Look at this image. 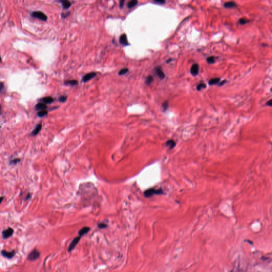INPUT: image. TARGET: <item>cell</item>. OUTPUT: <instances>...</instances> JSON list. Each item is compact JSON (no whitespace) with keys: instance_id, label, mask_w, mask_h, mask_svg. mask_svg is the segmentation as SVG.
Here are the masks:
<instances>
[{"instance_id":"cell-18","label":"cell","mask_w":272,"mask_h":272,"mask_svg":"<svg viewBox=\"0 0 272 272\" xmlns=\"http://www.w3.org/2000/svg\"><path fill=\"white\" fill-rule=\"evenodd\" d=\"M138 3L137 0H131V1L128 3V7L129 9H131L135 6Z\"/></svg>"},{"instance_id":"cell-10","label":"cell","mask_w":272,"mask_h":272,"mask_svg":"<svg viewBox=\"0 0 272 272\" xmlns=\"http://www.w3.org/2000/svg\"><path fill=\"white\" fill-rule=\"evenodd\" d=\"M58 1L62 4V7L64 9H67L70 7L71 3L69 0H58Z\"/></svg>"},{"instance_id":"cell-5","label":"cell","mask_w":272,"mask_h":272,"mask_svg":"<svg viewBox=\"0 0 272 272\" xmlns=\"http://www.w3.org/2000/svg\"><path fill=\"white\" fill-rule=\"evenodd\" d=\"M13 232L14 231H13V230L12 229V228L9 227L6 230L3 231L2 233V237L5 239H7V238H9V237H10L11 236H12Z\"/></svg>"},{"instance_id":"cell-1","label":"cell","mask_w":272,"mask_h":272,"mask_svg":"<svg viewBox=\"0 0 272 272\" xmlns=\"http://www.w3.org/2000/svg\"><path fill=\"white\" fill-rule=\"evenodd\" d=\"M164 193V191L162 189H155V188H150L146 190L144 193V196L147 198H149L153 196L155 194L156 195H160Z\"/></svg>"},{"instance_id":"cell-4","label":"cell","mask_w":272,"mask_h":272,"mask_svg":"<svg viewBox=\"0 0 272 272\" xmlns=\"http://www.w3.org/2000/svg\"><path fill=\"white\" fill-rule=\"evenodd\" d=\"M81 236H79L78 237H76L75 239H73V240L71 242V243H70V244L69 246L68 249L69 252H71L73 249H75V248L77 246V244L78 243L79 241H80V239H81Z\"/></svg>"},{"instance_id":"cell-37","label":"cell","mask_w":272,"mask_h":272,"mask_svg":"<svg viewBox=\"0 0 272 272\" xmlns=\"http://www.w3.org/2000/svg\"><path fill=\"white\" fill-rule=\"evenodd\" d=\"M1 61H2V59H1V56H0V62H1Z\"/></svg>"},{"instance_id":"cell-24","label":"cell","mask_w":272,"mask_h":272,"mask_svg":"<svg viewBox=\"0 0 272 272\" xmlns=\"http://www.w3.org/2000/svg\"><path fill=\"white\" fill-rule=\"evenodd\" d=\"M206 85L204 83H199L198 85L197 86V89L198 90H201L202 89H204V88H206Z\"/></svg>"},{"instance_id":"cell-29","label":"cell","mask_w":272,"mask_h":272,"mask_svg":"<svg viewBox=\"0 0 272 272\" xmlns=\"http://www.w3.org/2000/svg\"><path fill=\"white\" fill-rule=\"evenodd\" d=\"M248 22V21L246 19H244L243 18H242V19H240L239 20V23H240L241 25H245L246 24V23Z\"/></svg>"},{"instance_id":"cell-8","label":"cell","mask_w":272,"mask_h":272,"mask_svg":"<svg viewBox=\"0 0 272 272\" xmlns=\"http://www.w3.org/2000/svg\"><path fill=\"white\" fill-rule=\"evenodd\" d=\"M1 254L3 256H4L5 258H9V259H11L15 255V252L14 250H13L11 252H8L5 250H2L1 252Z\"/></svg>"},{"instance_id":"cell-7","label":"cell","mask_w":272,"mask_h":272,"mask_svg":"<svg viewBox=\"0 0 272 272\" xmlns=\"http://www.w3.org/2000/svg\"><path fill=\"white\" fill-rule=\"evenodd\" d=\"M199 65L197 63L194 64L191 66L190 69V72L191 74L193 76H196L199 73Z\"/></svg>"},{"instance_id":"cell-3","label":"cell","mask_w":272,"mask_h":272,"mask_svg":"<svg viewBox=\"0 0 272 272\" xmlns=\"http://www.w3.org/2000/svg\"><path fill=\"white\" fill-rule=\"evenodd\" d=\"M40 256V253L37 249L33 250L30 253L28 256V259L30 261H35L39 258Z\"/></svg>"},{"instance_id":"cell-9","label":"cell","mask_w":272,"mask_h":272,"mask_svg":"<svg viewBox=\"0 0 272 272\" xmlns=\"http://www.w3.org/2000/svg\"><path fill=\"white\" fill-rule=\"evenodd\" d=\"M155 72L156 73L157 76L159 77V78L161 79H163L165 78V73L162 71V69H161L160 66H157L155 69Z\"/></svg>"},{"instance_id":"cell-12","label":"cell","mask_w":272,"mask_h":272,"mask_svg":"<svg viewBox=\"0 0 272 272\" xmlns=\"http://www.w3.org/2000/svg\"><path fill=\"white\" fill-rule=\"evenodd\" d=\"M42 127V126L41 123H39V124H38V125H37V126L35 127V128L34 129V130H33L32 131V135L36 136L37 135H38V134L39 133V132L41 131Z\"/></svg>"},{"instance_id":"cell-33","label":"cell","mask_w":272,"mask_h":272,"mask_svg":"<svg viewBox=\"0 0 272 272\" xmlns=\"http://www.w3.org/2000/svg\"><path fill=\"white\" fill-rule=\"evenodd\" d=\"M125 0H120V8H123L124 4H125Z\"/></svg>"},{"instance_id":"cell-30","label":"cell","mask_w":272,"mask_h":272,"mask_svg":"<svg viewBox=\"0 0 272 272\" xmlns=\"http://www.w3.org/2000/svg\"><path fill=\"white\" fill-rule=\"evenodd\" d=\"M98 226L100 229H104V228L107 227V225L104 223H100L98 224Z\"/></svg>"},{"instance_id":"cell-34","label":"cell","mask_w":272,"mask_h":272,"mask_svg":"<svg viewBox=\"0 0 272 272\" xmlns=\"http://www.w3.org/2000/svg\"><path fill=\"white\" fill-rule=\"evenodd\" d=\"M272 100H271V99L269 101H268V102L266 103V105H268V106H272Z\"/></svg>"},{"instance_id":"cell-31","label":"cell","mask_w":272,"mask_h":272,"mask_svg":"<svg viewBox=\"0 0 272 272\" xmlns=\"http://www.w3.org/2000/svg\"><path fill=\"white\" fill-rule=\"evenodd\" d=\"M154 1L161 4H164L165 3V0H154Z\"/></svg>"},{"instance_id":"cell-32","label":"cell","mask_w":272,"mask_h":272,"mask_svg":"<svg viewBox=\"0 0 272 272\" xmlns=\"http://www.w3.org/2000/svg\"><path fill=\"white\" fill-rule=\"evenodd\" d=\"M4 88V84L3 82H0V93L2 92Z\"/></svg>"},{"instance_id":"cell-17","label":"cell","mask_w":272,"mask_h":272,"mask_svg":"<svg viewBox=\"0 0 272 272\" xmlns=\"http://www.w3.org/2000/svg\"><path fill=\"white\" fill-rule=\"evenodd\" d=\"M237 6V5L236 4V3H235L233 2H229L225 3L224 4V6L225 7H226V8H232L236 7Z\"/></svg>"},{"instance_id":"cell-28","label":"cell","mask_w":272,"mask_h":272,"mask_svg":"<svg viewBox=\"0 0 272 272\" xmlns=\"http://www.w3.org/2000/svg\"><path fill=\"white\" fill-rule=\"evenodd\" d=\"M168 106H169V102L168 101H165L163 104V107L164 111H166L167 109Z\"/></svg>"},{"instance_id":"cell-6","label":"cell","mask_w":272,"mask_h":272,"mask_svg":"<svg viewBox=\"0 0 272 272\" xmlns=\"http://www.w3.org/2000/svg\"><path fill=\"white\" fill-rule=\"evenodd\" d=\"M96 76V73L94 72L87 73L86 75H85L83 77L82 81L84 82H86L87 81H89L90 80H91L93 78H94Z\"/></svg>"},{"instance_id":"cell-14","label":"cell","mask_w":272,"mask_h":272,"mask_svg":"<svg viewBox=\"0 0 272 272\" xmlns=\"http://www.w3.org/2000/svg\"><path fill=\"white\" fill-rule=\"evenodd\" d=\"M35 108L37 110H45L47 108V106L46 104L44 103H39L37 104V105L35 106Z\"/></svg>"},{"instance_id":"cell-23","label":"cell","mask_w":272,"mask_h":272,"mask_svg":"<svg viewBox=\"0 0 272 272\" xmlns=\"http://www.w3.org/2000/svg\"><path fill=\"white\" fill-rule=\"evenodd\" d=\"M207 61L209 64H213L215 62V60L214 56H210L207 59Z\"/></svg>"},{"instance_id":"cell-22","label":"cell","mask_w":272,"mask_h":272,"mask_svg":"<svg viewBox=\"0 0 272 272\" xmlns=\"http://www.w3.org/2000/svg\"><path fill=\"white\" fill-rule=\"evenodd\" d=\"M153 81V77L152 76H149L147 78L146 83L147 85H150L151 83H152V82Z\"/></svg>"},{"instance_id":"cell-16","label":"cell","mask_w":272,"mask_h":272,"mask_svg":"<svg viewBox=\"0 0 272 272\" xmlns=\"http://www.w3.org/2000/svg\"><path fill=\"white\" fill-rule=\"evenodd\" d=\"M42 102L45 104H51L54 101V99L51 97H45L42 99Z\"/></svg>"},{"instance_id":"cell-11","label":"cell","mask_w":272,"mask_h":272,"mask_svg":"<svg viewBox=\"0 0 272 272\" xmlns=\"http://www.w3.org/2000/svg\"><path fill=\"white\" fill-rule=\"evenodd\" d=\"M120 43L123 45H129L128 42L127 37L126 34H123L120 36Z\"/></svg>"},{"instance_id":"cell-38","label":"cell","mask_w":272,"mask_h":272,"mask_svg":"<svg viewBox=\"0 0 272 272\" xmlns=\"http://www.w3.org/2000/svg\"><path fill=\"white\" fill-rule=\"evenodd\" d=\"M0 128H1V127H0Z\"/></svg>"},{"instance_id":"cell-2","label":"cell","mask_w":272,"mask_h":272,"mask_svg":"<svg viewBox=\"0 0 272 272\" xmlns=\"http://www.w3.org/2000/svg\"><path fill=\"white\" fill-rule=\"evenodd\" d=\"M31 16L32 18L38 19L44 21H46L47 19H48V17H47L45 13L39 11L32 12L31 14Z\"/></svg>"},{"instance_id":"cell-19","label":"cell","mask_w":272,"mask_h":272,"mask_svg":"<svg viewBox=\"0 0 272 272\" xmlns=\"http://www.w3.org/2000/svg\"><path fill=\"white\" fill-rule=\"evenodd\" d=\"M220 81V78H215L211 79L209 81V84L210 85H216L217 83H219Z\"/></svg>"},{"instance_id":"cell-36","label":"cell","mask_w":272,"mask_h":272,"mask_svg":"<svg viewBox=\"0 0 272 272\" xmlns=\"http://www.w3.org/2000/svg\"><path fill=\"white\" fill-rule=\"evenodd\" d=\"M1 106L0 105V115H1Z\"/></svg>"},{"instance_id":"cell-21","label":"cell","mask_w":272,"mask_h":272,"mask_svg":"<svg viewBox=\"0 0 272 272\" xmlns=\"http://www.w3.org/2000/svg\"><path fill=\"white\" fill-rule=\"evenodd\" d=\"M47 114H48V111H47L46 110H41L38 113V116L39 117H41L44 116L46 115Z\"/></svg>"},{"instance_id":"cell-13","label":"cell","mask_w":272,"mask_h":272,"mask_svg":"<svg viewBox=\"0 0 272 272\" xmlns=\"http://www.w3.org/2000/svg\"><path fill=\"white\" fill-rule=\"evenodd\" d=\"M90 227H84L82 228V229L81 230H80L78 232L79 236H81V237L84 236V235L88 233V232L90 231Z\"/></svg>"},{"instance_id":"cell-27","label":"cell","mask_w":272,"mask_h":272,"mask_svg":"<svg viewBox=\"0 0 272 272\" xmlns=\"http://www.w3.org/2000/svg\"><path fill=\"white\" fill-rule=\"evenodd\" d=\"M20 160L19 159H13V160H11L10 161V163L12 164H15V165H16V164L17 163H18L19 162H20Z\"/></svg>"},{"instance_id":"cell-15","label":"cell","mask_w":272,"mask_h":272,"mask_svg":"<svg viewBox=\"0 0 272 272\" xmlns=\"http://www.w3.org/2000/svg\"><path fill=\"white\" fill-rule=\"evenodd\" d=\"M166 146L169 147L170 149H172L176 146V142L172 139L169 140L166 143Z\"/></svg>"},{"instance_id":"cell-26","label":"cell","mask_w":272,"mask_h":272,"mask_svg":"<svg viewBox=\"0 0 272 272\" xmlns=\"http://www.w3.org/2000/svg\"><path fill=\"white\" fill-rule=\"evenodd\" d=\"M67 99V96H64V95H63V96H60L59 98V100L60 102H62V103H63V102H65L66 100Z\"/></svg>"},{"instance_id":"cell-20","label":"cell","mask_w":272,"mask_h":272,"mask_svg":"<svg viewBox=\"0 0 272 272\" xmlns=\"http://www.w3.org/2000/svg\"><path fill=\"white\" fill-rule=\"evenodd\" d=\"M65 83L66 85H68L76 86L78 84V82H77V81L76 80H68V81H66L65 82Z\"/></svg>"},{"instance_id":"cell-25","label":"cell","mask_w":272,"mask_h":272,"mask_svg":"<svg viewBox=\"0 0 272 272\" xmlns=\"http://www.w3.org/2000/svg\"><path fill=\"white\" fill-rule=\"evenodd\" d=\"M129 71V70L127 69V68H125V69H122L120 70V71H119V75H125V74L127 73Z\"/></svg>"},{"instance_id":"cell-35","label":"cell","mask_w":272,"mask_h":272,"mask_svg":"<svg viewBox=\"0 0 272 272\" xmlns=\"http://www.w3.org/2000/svg\"><path fill=\"white\" fill-rule=\"evenodd\" d=\"M3 199H4V197H0V204H1Z\"/></svg>"}]
</instances>
